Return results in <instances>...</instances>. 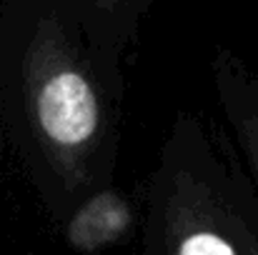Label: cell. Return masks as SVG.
Segmentation results:
<instances>
[{
	"label": "cell",
	"instance_id": "2",
	"mask_svg": "<svg viewBox=\"0 0 258 255\" xmlns=\"http://www.w3.org/2000/svg\"><path fill=\"white\" fill-rule=\"evenodd\" d=\"M128 225H131L128 203L115 193H100L90 198L76 213V218L68 225V240L73 248L90 253L120 240Z\"/></svg>",
	"mask_w": 258,
	"mask_h": 255
},
{
	"label": "cell",
	"instance_id": "3",
	"mask_svg": "<svg viewBox=\"0 0 258 255\" xmlns=\"http://www.w3.org/2000/svg\"><path fill=\"white\" fill-rule=\"evenodd\" d=\"M221 83H223V103L231 113L241 145L258 180V80L231 65L221 73Z\"/></svg>",
	"mask_w": 258,
	"mask_h": 255
},
{
	"label": "cell",
	"instance_id": "1",
	"mask_svg": "<svg viewBox=\"0 0 258 255\" xmlns=\"http://www.w3.org/2000/svg\"><path fill=\"white\" fill-rule=\"evenodd\" d=\"M30 103L50 155L66 170L78 168L98 138L100 108L88 75L55 38H38L30 53Z\"/></svg>",
	"mask_w": 258,
	"mask_h": 255
}]
</instances>
